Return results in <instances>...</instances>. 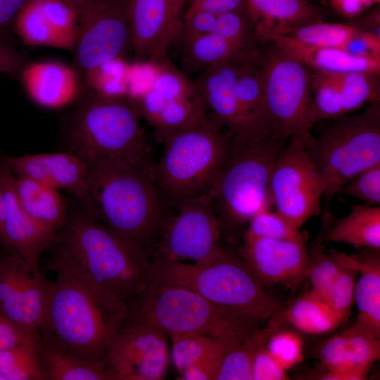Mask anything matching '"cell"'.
<instances>
[{"label":"cell","mask_w":380,"mask_h":380,"mask_svg":"<svg viewBox=\"0 0 380 380\" xmlns=\"http://www.w3.org/2000/svg\"><path fill=\"white\" fill-rule=\"evenodd\" d=\"M49 269L125 308L154 281L149 253L89 215L67 218L57 232Z\"/></svg>","instance_id":"cell-1"},{"label":"cell","mask_w":380,"mask_h":380,"mask_svg":"<svg viewBox=\"0 0 380 380\" xmlns=\"http://www.w3.org/2000/svg\"><path fill=\"white\" fill-rule=\"evenodd\" d=\"M87 166V214L151 255L171 213L153 179L151 163L136 166L101 159Z\"/></svg>","instance_id":"cell-2"},{"label":"cell","mask_w":380,"mask_h":380,"mask_svg":"<svg viewBox=\"0 0 380 380\" xmlns=\"http://www.w3.org/2000/svg\"><path fill=\"white\" fill-rule=\"evenodd\" d=\"M125 308L82 284L57 277L51 281L38 329L40 346L93 362L106 363Z\"/></svg>","instance_id":"cell-3"},{"label":"cell","mask_w":380,"mask_h":380,"mask_svg":"<svg viewBox=\"0 0 380 380\" xmlns=\"http://www.w3.org/2000/svg\"><path fill=\"white\" fill-rule=\"evenodd\" d=\"M232 134L208 112L167 134L163 153L152 164L157 187L170 210L181 203L208 197L227 159Z\"/></svg>","instance_id":"cell-4"},{"label":"cell","mask_w":380,"mask_h":380,"mask_svg":"<svg viewBox=\"0 0 380 380\" xmlns=\"http://www.w3.org/2000/svg\"><path fill=\"white\" fill-rule=\"evenodd\" d=\"M170 336L197 334L222 342L230 350L258 328V319L217 305L185 286L154 280L126 308L125 319Z\"/></svg>","instance_id":"cell-5"},{"label":"cell","mask_w":380,"mask_h":380,"mask_svg":"<svg viewBox=\"0 0 380 380\" xmlns=\"http://www.w3.org/2000/svg\"><path fill=\"white\" fill-rule=\"evenodd\" d=\"M288 142L274 134L256 139L232 134L227 159L207 197L221 228L247 224L272 209L271 175Z\"/></svg>","instance_id":"cell-6"},{"label":"cell","mask_w":380,"mask_h":380,"mask_svg":"<svg viewBox=\"0 0 380 380\" xmlns=\"http://www.w3.org/2000/svg\"><path fill=\"white\" fill-rule=\"evenodd\" d=\"M154 280L181 285L217 305L264 320L280 310L276 300L243 260L221 250L208 263L152 259Z\"/></svg>","instance_id":"cell-7"},{"label":"cell","mask_w":380,"mask_h":380,"mask_svg":"<svg viewBox=\"0 0 380 380\" xmlns=\"http://www.w3.org/2000/svg\"><path fill=\"white\" fill-rule=\"evenodd\" d=\"M139 114L127 97L97 96L77 113L70 132V151L87 165L101 159L136 166L151 163Z\"/></svg>","instance_id":"cell-8"},{"label":"cell","mask_w":380,"mask_h":380,"mask_svg":"<svg viewBox=\"0 0 380 380\" xmlns=\"http://www.w3.org/2000/svg\"><path fill=\"white\" fill-rule=\"evenodd\" d=\"M331 120L316 123L318 134L307 147L329 200L350 179L380 163L379 102L370 103L360 113Z\"/></svg>","instance_id":"cell-9"},{"label":"cell","mask_w":380,"mask_h":380,"mask_svg":"<svg viewBox=\"0 0 380 380\" xmlns=\"http://www.w3.org/2000/svg\"><path fill=\"white\" fill-rule=\"evenodd\" d=\"M259 51L265 101L271 133L308 147L314 135L310 120L311 70L272 44Z\"/></svg>","instance_id":"cell-10"},{"label":"cell","mask_w":380,"mask_h":380,"mask_svg":"<svg viewBox=\"0 0 380 380\" xmlns=\"http://www.w3.org/2000/svg\"><path fill=\"white\" fill-rule=\"evenodd\" d=\"M327 186L303 143L290 139L273 168L270 191L276 211L295 227L320 215Z\"/></svg>","instance_id":"cell-11"},{"label":"cell","mask_w":380,"mask_h":380,"mask_svg":"<svg viewBox=\"0 0 380 380\" xmlns=\"http://www.w3.org/2000/svg\"><path fill=\"white\" fill-rule=\"evenodd\" d=\"M151 253L172 262L189 260L202 265L221 252V224L207 197L193 198L176 206Z\"/></svg>","instance_id":"cell-12"},{"label":"cell","mask_w":380,"mask_h":380,"mask_svg":"<svg viewBox=\"0 0 380 380\" xmlns=\"http://www.w3.org/2000/svg\"><path fill=\"white\" fill-rule=\"evenodd\" d=\"M78 18L75 62L85 74L131 45L128 0H87Z\"/></svg>","instance_id":"cell-13"},{"label":"cell","mask_w":380,"mask_h":380,"mask_svg":"<svg viewBox=\"0 0 380 380\" xmlns=\"http://www.w3.org/2000/svg\"><path fill=\"white\" fill-rule=\"evenodd\" d=\"M168 361L165 334L146 324L125 319L107 353L116 380H159Z\"/></svg>","instance_id":"cell-14"},{"label":"cell","mask_w":380,"mask_h":380,"mask_svg":"<svg viewBox=\"0 0 380 380\" xmlns=\"http://www.w3.org/2000/svg\"><path fill=\"white\" fill-rule=\"evenodd\" d=\"M51 283L43 274H34L18 254L0 256V310L39 339Z\"/></svg>","instance_id":"cell-15"},{"label":"cell","mask_w":380,"mask_h":380,"mask_svg":"<svg viewBox=\"0 0 380 380\" xmlns=\"http://www.w3.org/2000/svg\"><path fill=\"white\" fill-rule=\"evenodd\" d=\"M245 53L206 69L193 83L207 112L227 132L241 138L256 139L267 134L246 113L234 91L239 61Z\"/></svg>","instance_id":"cell-16"},{"label":"cell","mask_w":380,"mask_h":380,"mask_svg":"<svg viewBox=\"0 0 380 380\" xmlns=\"http://www.w3.org/2000/svg\"><path fill=\"white\" fill-rule=\"evenodd\" d=\"M242 260L262 282L284 283L306 275L309 255L305 241L275 239L245 232Z\"/></svg>","instance_id":"cell-17"},{"label":"cell","mask_w":380,"mask_h":380,"mask_svg":"<svg viewBox=\"0 0 380 380\" xmlns=\"http://www.w3.org/2000/svg\"><path fill=\"white\" fill-rule=\"evenodd\" d=\"M0 169L5 192L6 247L21 257L34 274L41 275L40 255L53 246L57 231L35 220L23 209L15 191L14 177L8 170Z\"/></svg>","instance_id":"cell-18"},{"label":"cell","mask_w":380,"mask_h":380,"mask_svg":"<svg viewBox=\"0 0 380 380\" xmlns=\"http://www.w3.org/2000/svg\"><path fill=\"white\" fill-rule=\"evenodd\" d=\"M1 167L83 199L87 192L88 166L71 152L3 156Z\"/></svg>","instance_id":"cell-19"},{"label":"cell","mask_w":380,"mask_h":380,"mask_svg":"<svg viewBox=\"0 0 380 380\" xmlns=\"http://www.w3.org/2000/svg\"><path fill=\"white\" fill-rule=\"evenodd\" d=\"M13 30L27 46L73 50L75 40L70 14L60 0H30L13 20Z\"/></svg>","instance_id":"cell-20"},{"label":"cell","mask_w":380,"mask_h":380,"mask_svg":"<svg viewBox=\"0 0 380 380\" xmlns=\"http://www.w3.org/2000/svg\"><path fill=\"white\" fill-rule=\"evenodd\" d=\"M131 46L137 62L166 60L169 8L167 0H128Z\"/></svg>","instance_id":"cell-21"},{"label":"cell","mask_w":380,"mask_h":380,"mask_svg":"<svg viewBox=\"0 0 380 380\" xmlns=\"http://www.w3.org/2000/svg\"><path fill=\"white\" fill-rule=\"evenodd\" d=\"M255 33L260 42L272 44L312 70L327 73L380 72V58H358L341 49L305 44L268 30H259Z\"/></svg>","instance_id":"cell-22"},{"label":"cell","mask_w":380,"mask_h":380,"mask_svg":"<svg viewBox=\"0 0 380 380\" xmlns=\"http://www.w3.org/2000/svg\"><path fill=\"white\" fill-rule=\"evenodd\" d=\"M21 80L30 97L48 108L65 107L78 94V71L59 62L30 63L23 68Z\"/></svg>","instance_id":"cell-23"},{"label":"cell","mask_w":380,"mask_h":380,"mask_svg":"<svg viewBox=\"0 0 380 380\" xmlns=\"http://www.w3.org/2000/svg\"><path fill=\"white\" fill-rule=\"evenodd\" d=\"M379 338L354 324L325 341L319 349V356L329 372L373 365L380 357Z\"/></svg>","instance_id":"cell-24"},{"label":"cell","mask_w":380,"mask_h":380,"mask_svg":"<svg viewBox=\"0 0 380 380\" xmlns=\"http://www.w3.org/2000/svg\"><path fill=\"white\" fill-rule=\"evenodd\" d=\"M246 12L255 32L268 30L276 32L321 21L318 7L307 0H246Z\"/></svg>","instance_id":"cell-25"},{"label":"cell","mask_w":380,"mask_h":380,"mask_svg":"<svg viewBox=\"0 0 380 380\" xmlns=\"http://www.w3.org/2000/svg\"><path fill=\"white\" fill-rule=\"evenodd\" d=\"M14 189L23 209L39 222L57 232L67 220L64 201L58 190L27 177H14Z\"/></svg>","instance_id":"cell-26"},{"label":"cell","mask_w":380,"mask_h":380,"mask_svg":"<svg viewBox=\"0 0 380 380\" xmlns=\"http://www.w3.org/2000/svg\"><path fill=\"white\" fill-rule=\"evenodd\" d=\"M258 49L239 58L234 84L236 96L246 113L265 134L271 133L266 109Z\"/></svg>","instance_id":"cell-27"},{"label":"cell","mask_w":380,"mask_h":380,"mask_svg":"<svg viewBox=\"0 0 380 380\" xmlns=\"http://www.w3.org/2000/svg\"><path fill=\"white\" fill-rule=\"evenodd\" d=\"M324 241L379 250L380 206L352 205L350 213L327 231Z\"/></svg>","instance_id":"cell-28"},{"label":"cell","mask_w":380,"mask_h":380,"mask_svg":"<svg viewBox=\"0 0 380 380\" xmlns=\"http://www.w3.org/2000/svg\"><path fill=\"white\" fill-rule=\"evenodd\" d=\"M360 260L355 300L357 316L355 324L380 337V258L368 254Z\"/></svg>","instance_id":"cell-29"},{"label":"cell","mask_w":380,"mask_h":380,"mask_svg":"<svg viewBox=\"0 0 380 380\" xmlns=\"http://www.w3.org/2000/svg\"><path fill=\"white\" fill-rule=\"evenodd\" d=\"M182 65L187 74L202 72L215 64L253 50L244 49L215 33L182 36Z\"/></svg>","instance_id":"cell-30"},{"label":"cell","mask_w":380,"mask_h":380,"mask_svg":"<svg viewBox=\"0 0 380 380\" xmlns=\"http://www.w3.org/2000/svg\"><path fill=\"white\" fill-rule=\"evenodd\" d=\"M285 321L309 334L329 332L341 324L331 305L310 291L296 299L284 312Z\"/></svg>","instance_id":"cell-31"},{"label":"cell","mask_w":380,"mask_h":380,"mask_svg":"<svg viewBox=\"0 0 380 380\" xmlns=\"http://www.w3.org/2000/svg\"><path fill=\"white\" fill-rule=\"evenodd\" d=\"M39 352L46 379H114L112 372L105 363L89 362L41 346Z\"/></svg>","instance_id":"cell-32"},{"label":"cell","mask_w":380,"mask_h":380,"mask_svg":"<svg viewBox=\"0 0 380 380\" xmlns=\"http://www.w3.org/2000/svg\"><path fill=\"white\" fill-rule=\"evenodd\" d=\"M170 338L173 361L180 373L198 363L221 362L228 350L220 341L201 334H175Z\"/></svg>","instance_id":"cell-33"},{"label":"cell","mask_w":380,"mask_h":380,"mask_svg":"<svg viewBox=\"0 0 380 380\" xmlns=\"http://www.w3.org/2000/svg\"><path fill=\"white\" fill-rule=\"evenodd\" d=\"M274 331L272 326L263 329L258 327L227 350L220 362L216 380H253L252 366L255 353Z\"/></svg>","instance_id":"cell-34"},{"label":"cell","mask_w":380,"mask_h":380,"mask_svg":"<svg viewBox=\"0 0 380 380\" xmlns=\"http://www.w3.org/2000/svg\"><path fill=\"white\" fill-rule=\"evenodd\" d=\"M331 74L341 91L344 115L366 103L379 102V74L361 71Z\"/></svg>","instance_id":"cell-35"},{"label":"cell","mask_w":380,"mask_h":380,"mask_svg":"<svg viewBox=\"0 0 380 380\" xmlns=\"http://www.w3.org/2000/svg\"><path fill=\"white\" fill-rule=\"evenodd\" d=\"M40 345L23 343L0 351V375L5 380H44Z\"/></svg>","instance_id":"cell-36"},{"label":"cell","mask_w":380,"mask_h":380,"mask_svg":"<svg viewBox=\"0 0 380 380\" xmlns=\"http://www.w3.org/2000/svg\"><path fill=\"white\" fill-rule=\"evenodd\" d=\"M310 120L314 125L345 115L338 85L331 73L311 71Z\"/></svg>","instance_id":"cell-37"},{"label":"cell","mask_w":380,"mask_h":380,"mask_svg":"<svg viewBox=\"0 0 380 380\" xmlns=\"http://www.w3.org/2000/svg\"><path fill=\"white\" fill-rule=\"evenodd\" d=\"M130 68L122 57L115 58L89 70L87 81L99 96L125 98L129 92Z\"/></svg>","instance_id":"cell-38"},{"label":"cell","mask_w":380,"mask_h":380,"mask_svg":"<svg viewBox=\"0 0 380 380\" xmlns=\"http://www.w3.org/2000/svg\"><path fill=\"white\" fill-rule=\"evenodd\" d=\"M357 30V27L348 25L317 21L278 33L305 44L341 49Z\"/></svg>","instance_id":"cell-39"},{"label":"cell","mask_w":380,"mask_h":380,"mask_svg":"<svg viewBox=\"0 0 380 380\" xmlns=\"http://www.w3.org/2000/svg\"><path fill=\"white\" fill-rule=\"evenodd\" d=\"M309 265L306 275L311 283L310 292L329 303L334 284L343 266L345 253L330 250L316 253Z\"/></svg>","instance_id":"cell-40"},{"label":"cell","mask_w":380,"mask_h":380,"mask_svg":"<svg viewBox=\"0 0 380 380\" xmlns=\"http://www.w3.org/2000/svg\"><path fill=\"white\" fill-rule=\"evenodd\" d=\"M359 271V258L345 254L343 266L334 284L329 300L341 324L346 322L350 316Z\"/></svg>","instance_id":"cell-41"},{"label":"cell","mask_w":380,"mask_h":380,"mask_svg":"<svg viewBox=\"0 0 380 380\" xmlns=\"http://www.w3.org/2000/svg\"><path fill=\"white\" fill-rule=\"evenodd\" d=\"M213 33L248 50L257 49L260 42L246 10L217 15Z\"/></svg>","instance_id":"cell-42"},{"label":"cell","mask_w":380,"mask_h":380,"mask_svg":"<svg viewBox=\"0 0 380 380\" xmlns=\"http://www.w3.org/2000/svg\"><path fill=\"white\" fill-rule=\"evenodd\" d=\"M151 88L165 101L191 97L198 94L193 82L184 72L172 66L167 59L156 63Z\"/></svg>","instance_id":"cell-43"},{"label":"cell","mask_w":380,"mask_h":380,"mask_svg":"<svg viewBox=\"0 0 380 380\" xmlns=\"http://www.w3.org/2000/svg\"><path fill=\"white\" fill-rule=\"evenodd\" d=\"M245 232L260 237L305 241V236L277 211L264 210L253 216Z\"/></svg>","instance_id":"cell-44"},{"label":"cell","mask_w":380,"mask_h":380,"mask_svg":"<svg viewBox=\"0 0 380 380\" xmlns=\"http://www.w3.org/2000/svg\"><path fill=\"white\" fill-rule=\"evenodd\" d=\"M265 346L270 353L286 372L303 360V340L292 331H272Z\"/></svg>","instance_id":"cell-45"},{"label":"cell","mask_w":380,"mask_h":380,"mask_svg":"<svg viewBox=\"0 0 380 380\" xmlns=\"http://www.w3.org/2000/svg\"><path fill=\"white\" fill-rule=\"evenodd\" d=\"M341 194L355 198L369 205L380 204V163L355 175L340 187Z\"/></svg>","instance_id":"cell-46"},{"label":"cell","mask_w":380,"mask_h":380,"mask_svg":"<svg viewBox=\"0 0 380 380\" xmlns=\"http://www.w3.org/2000/svg\"><path fill=\"white\" fill-rule=\"evenodd\" d=\"M262 344L255 353L252 366L253 380H286L289 376Z\"/></svg>","instance_id":"cell-47"},{"label":"cell","mask_w":380,"mask_h":380,"mask_svg":"<svg viewBox=\"0 0 380 380\" xmlns=\"http://www.w3.org/2000/svg\"><path fill=\"white\" fill-rule=\"evenodd\" d=\"M341 49L358 58H380V37L357 28Z\"/></svg>","instance_id":"cell-48"},{"label":"cell","mask_w":380,"mask_h":380,"mask_svg":"<svg viewBox=\"0 0 380 380\" xmlns=\"http://www.w3.org/2000/svg\"><path fill=\"white\" fill-rule=\"evenodd\" d=\"M29 343L40 345L37 337L20 328L0 310V351Z\"/></svg>","instance_id":"cell-49"},{"label":"cell","mask_w":380,"mask_h":380,"mask_svg":"<svg viewBox=\"0 0 380 380\" xmlns=\"http://www.w3.org/2000/svg\"><path fill=\"white\" fill-rule=\"evenodd\" d=\"M216 16L203 11L186 12L182 26V36L213 33Z\"/></svg>","instance_id":"cell-50"},{"label":"cell","mask_w":380,"mask_h":380,"mask_svg":"<svg viewBox=\"0 0 380 380\" xmlns=\"http://www.w3.org/2000/svg\"><path fill=\"white\" fill-rule=\"evenodd\" d=\"M246 0H193L188 12L203 11L215 15L244 11Z\"/></svg>","instance_id":"cell-51"},{"label":"cell","mask_w":380,"mask_h":380,"mask_svg":"<svg viewBox=\"0 0 380 380\" xmlns=\"http://www.w3.org/2000/svg\"><path fill=\"white\" fill-rule=\"evenodd\" d=\"M221 362H205L187 367L181 374L184 380H215Z\"/></svg>","instance_id":"cell-52"},{"label":"cell","mask_w":380,"mask_h":380,"mask_svg":"<svg viewBox=\"0 0 380 380\" xmlns=\"http://www.w3.org/2000/svg\"><path fill=\"white\" fill-rule=\"evenodd\" d=\"M330 4L340 14L353 18L372 6L374 2L373 0H330Z\"/></svg>","instance_id":"cell-53"},{"label":"cell","mask_w":380,"mask_h":380,"mask_svg":"<svg viewBox=\"0 0 380 380\" xmlns=\"http://www.w3.org/2000/svg\"><path fill=\"white\" fill-rule=\"evenodd\" d=\"M23 58L14 50L0 44V73H13L21 68Z\"/></svg>","instance_id":"cell-54"},{"label":"cell","mask_w":380,"mask_h":380,"mask_svg":"<svg viewBox=\"0 0 380 380\" xmlns=\"http://www.w3.org/2000/svg\"><path fill=\"white\" fill-rule=\"evenodd\" d=\"M169 8V20L167 39L169 45L179 33L182 27L180 14L186 0H167Z\"/></svg>","instance_id":"cell-55"},{"label":"cell","mask_w":380,"mask_h":380,"mask_svg":"<svg viewBox=\"0 0 380 380\" xmlns=\"http://www.w3.org/2000/svg\"><path fill=\"white\" fill-rule=\"evenodd\" d=\"M372 365H362L354 369L340 371L329 372L319 376L322 380H364L367 379V375Z\"/></svg>","instance_id":"cell-56"},{"label":"cell","mask_w":380,"mask_h":380,"mask_svg":"<svg viewBox=\"0 0 380 380\" xmlns=\"http://www.w3.org/2000/svg\"><path fill=\"white\" fill-rule=\"evenodd\" d=\"M26 0H0V27L7 25Z\"/></svg>","instance_id":"cell-57"},{"label":"cell","mask_w":380,"mask_h":380,"mask_svg":"<svg viewBox=\"0 0 380 380\" xmlns=\"http://www.w3.org/2000/svg\"><path fill=\"white\" fill-rule=\"evenodd\" d=\"M70 4L79 13V12L82 9L87 0H64Z\"/></svg>","instance_id":"cell-58"},{"label":"cell","mask_w":380,"mask_h":380,"mask_svg":"<svg viewBox=\"0 0 380 380\" xmlns=\"http://www.w3.org/2000/svg\"><path fill=\"white\" fill-rule=\"evenodd\" d=\"M0 244L5 246V242H4V236L2 235L1 229H0Z\"/></svg>","instance_id":"cell-59"},{"label":"cell","mask_w":380,"mask_h":380,"mask_svg":"<svg viewBox=\"0 0 380 380\" xmlns=\"http://www.w3.org/2000/svg\"><path fill=\"white\" fill-rule=\"evenodd\" d=\"M374 4H379L380 0H373Z\"/></svg>","instance_id":"cell-60"},{"label":"cell","mask_w":380,"mask_h":380,"mask_svg":"<svg viewBox=\"0 0 380 380\" xmlns=\"http://www.w3.org/2000/svg\"><path fill=\"white\" fill-rule=\"evenodd\" d=\"M193 1V0H192Z\"/></svg>","instance_id":"cell-61"}]
</instances>
